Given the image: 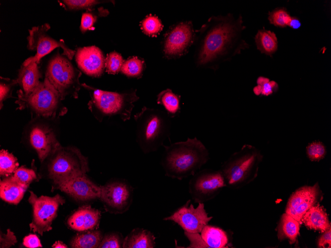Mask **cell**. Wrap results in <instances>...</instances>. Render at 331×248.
<instances>
[{"label":"cell","mask_w":331,"mask_h":248,"mask_svg":"<svg viewBox=\"0 0 331 248\" xmlns=\"http://www.w3.org/2000/svg\"><path fill=\"white\" fill-rule=\"evenodd\" d=\"M53 248H67V246L64 244L62 242L58 241L55 242L54 245L52 246Z\"/></svg>","instance_id":"45"},{"label":"cell","mask_w":331,"mask_h":248,"mask_svg":"<svg viewBox=\"0 0 331 248\" xmlns=\"http://www.w3.org/2000/svg\"><path fill=\"white\" fill-rule=\"evenodd\" d=\"M121 55L115 51L110 52L106 57V71L109 74H115L120 72L124 62Z\"/></svg>","instance_id":"37"},{"label":"cell","mask_w":331,"mask_h":248,"mask_svg":"<svg viewBox=\"0 0 331 248\" xmlns=\"http://www.w3.org/2000/svg\"><path fill=\"white\" fill-rule=\"evenodd\" d=\"M109 13V10L103 6L86 10L81 16L80 26L81 33L84 34L87 31L93 29V26L99 18L106 17Z\"/></svg>","instance_id":"29"},{"label":"cell","mask_w":331,"mask_h":248,"mask_svg":"<svg viewBox=\"0 0 331 248\" xmlns=\"http://www.w3.org/2000/svg\"><path fill=\"white\" fill-rule=\"evenodd\" d=\"M19 163L16 158L7 150L0 151V175L9 177L18 168Z\"/></svg>","instance_id":"32"},{"label":"cell","mask_w":331,"mask_h":248,"mask_svg":"<svg viewBox=\"0 0 331 248\" xmlns=\"http://www.w3.org/2000/svg\"><path fill=\"white\" fill-rule=\"evenodd\" d=\"M190 201V199L187 200L183 205L163 220L176 223L185 232L200 234L213 217L208 216L204 203H199L195 207Z\"/></svg>","instance_id":"14"},{"label":"cell","mask_w":331,"mask_h":248,"mask_svg":"<svg viewBox=\"0 0 331 248\" xmlns=\"http://www.w3.org/2000/svg\"><path fill=\"white\" fill-rule=\"evenodd\" d=\"M124 238L119 232L109 233L103 237L99 248H123Z\"/></svg>","instance_id":"38"},{"label":"cell","mask_w":331,"mask_h":248,"mask_svg":"<svg viewBox=\"0 0 331 248\" xmlns=\"http://www.w3.org/2000/svg\"><path fill=\"white\" fill-rule=\"evenodd\" d=\"M226 186L220 171L204 169L192 176L188 184L189 193L195 203H204L213 199Z\"/></svg>","instance_id":"11"},{"label":"cell","mask_w":331,"mask_h":248,"mask_svg":"<svg viewBox=\"0 0 331 248\" xmlns=\"http://www.w3.org/2000/svg\"><path fill=\"white\" fill-rule=\"evenodd\" d=\"M29 202L33 207V220L30 227L34 232L43 235L45 232L52 229V224L57 215L60 205L65 202L64 198L57 194L53 197L41 196L38 197L30 191Z\"/></svg>","instance_id":"10"},{"label":"cell","mask_w":331,"mask_h":248,"mask_svg":"<svg viewBox=\"0 0 331 248\" xmlns=\"http://www.w3.org/2000/svg\"><path fill=\"white\" fill-rule=\"evenodd\" d=\"M301 222L309 229L323 232L331 227L327 214L319 205L310 207L303 216Z\"/></svg>","instance_id":"22"},{"label":"cell","mask_w":331,"mask_h":248,"mask_svg":"<svg viewBox=\"0 0 331 248\" xmlns=\"http://www.w3.org/2000/svg\"><path fill=\"white\" fill-rule=\"evenodd\" d=\"M17 240L14 233L9 229H7L6 234L0 232V248H8L15 245Z\"/></svg>","instance_id":"41"},{"label":"cell","mask_w":331,"mask_h":248,"mask_svg":"<svg viewBox=\"0 0 331 248\" xmlns=\"http://www.w3.org/2000/svg\"><path fill=\"white\" fill-rule=\"evenodd\" d=\"M299 225L300 223L292 217L286 213L283 214L278 227L279 239L287 238L291 244L294 243L299 234Z\"/></svg>","instance_id":"27"},{"label":"cell","mask_w":331,"mask_h":248,"mask_svg":"<svg viewBox=\"0 0 331 248\" xmlns=\"http://www.w3.org/2000/svg\"><path fill=\"white\" fill-rule=\"evenodd\" d=\"M78 68L92 77H100L106 69V57L101 50L95 46L79 47L75 54Z\"/></svg>","instance_id":"17"},{"label":"cell","mask_w":331,"mask_h":248,"mask_svg":"<svg viewBox=\"0 0 331 248\" xmlns=\"http://www.w3.org/2000/svg\"><path fill=\"white\" fill-rule=\"evenodd\" d=\"M180 96L167 89L161 92L157 96V102L163 105L170 118L174 117L180 111Z\"/></svg>","instance_id":"28"},{"label":"cell","mask_w":331,"mask_h":248,"mask_svg":"<svg viewBox=\"0 0 331 248\" xmlns=\"http://www.w3.org/2000/svg\"><path fill=\"white\" fill-rule=\"evenodd\" d=\"M59 49L48 60L45 78L56 91L62 99L70 96L77 99L81 86L79 78L81 72L77 69Z\"/></svg>","instance_id":"6"},{"label":"cell","mask_w":331,"mask_h":248,"mask_svg":"<svg viewBox=\"0 0 331 248\" xmlns=\"http://www.w3.org/2000/svg\"><path fill=\"white\" fill-rule=\"evenodd\" d=\"M196 32L190 21L175 24L164 36L163 51L168 59L179 57L186 53L195 42Z\"/></svg>","instance_id":"12"},{"label":"cell","mask_w":331,"mask_h":248,"mask_svg":"<svg viewBox=\"0 0 331 248\" xmlns=\"http://www.w3.org/2000/svg\"><path fill=\"white\" fill-rule=\"evenodd\" d=\"M245 29L241 15L213 16L196 32L194 60L197 67L217 70L249 48L242 38Z\"/></svg>","instance_id":"1"},{"label":"cell","mask_w":331,"mask_h":248,"mask_svg":"<svg viewBox=\"0 0 331 248\" xmlns=\"http://www.w3.org/2000/svg\"><path fill=\"white\" fill-rule=\"evenodd\" d=\"M29 137L32 147L42 162L61 146L54 131L44 124H33L29 130Z\"/></svg>","instance_id":"16"},{"label":"cell","mask_w":331,"mask_h":248,"mask_svg":"<svg viewBox=\"0 0 331 248\" xmlns=\"http://www.w3.org/2000/svg\"><path fill=\"white\" fill-rule=\"evenodd\" d=\"M81 86L89 93L91 99L88 103V108L99 121L106 117L114 116H119L123 121L129 120L134 103L139 99L136 89L118 93L97 89L85 83L81 84Z\"/></svg>","instance_id":"4"},{"label":"cell","mask_w":331,"mask_h":248,"mask_svg":"<svg viewBox=\"0 0 331 248\" xmlns=\"http://www.w3.org/2000/svg\"><path fill=\"white\" fill-rule=\"evenodd\" d=\"M161 164L165 175L181 180L195 174L210 159L209 152L196 137L163 146Z\"/></svg>","instance_id":"2"},{"label":"cell","mask_w":331,"mask_h":248,"mask_svg":"<svg viewBox=\"0 0 331 248\" xmlns=\"http://www.w3.org/2000/svg\"><path fill=\"white\" fill-rule=\"evenodd\" d=\"M55 185V188L77 200L88 201L100 198L101 197V187L93 182L86 174L74 177Z\"/></svg>","instance_id":"15"},{"label":"cell","mask_w":331,"mask_h":248,"mask_svg":"<svg viewBox=\"0 0 331 248\" xmlns=\"http://www.w3.org/2000/svg\"><path fill=\"white\" fill-rule=\"evenodd\" d=\"M17 94V108H26L37 117L54 118L67 112L62 99L46 78L31 93L25 95L19 90Z\"/></svg>","instance_id":"5"},{"label":"cell","mask_w":331,"mask_h":248,"mask_svg":"<svg viewBox=\"0 0 331 248\" xmlns=\"http://www.w3.org/2000/svg\"><path fill=\"white\" fill-rule=\"evenodd\" d=\"M101 187L100 199L107 211L117 214L128 210L133 201V189L126 180L115 179Z\"/></svg>","instance_id":"13"},{"label":"cell","mask_w":331,"mask_h":248,"mask_svg":"<svg viewBox=\"0 0 331 248\" xmlns=\"http://www.w3.org/2000/svg\"><path fill=\"white\" fill-rule=\"evenodd\" d=\"M301 26L300 20L296 17H291L288 26L293 29H298Z\"/></svg>","instance_id":"44"},{"label":"cell","mask_w":331,"mask_h":248,"mask_svg":"<svg viewBox=\"0 0 331 248\" xmlns=\"http://www.w3.org/2000/svg\"><path fill=\"white\" fill-rule=\"evenodd\" d=\"M100 211L90 205H83L68 219L67 224L72 229L79 231L94 230L99 224Z\"/></svg>","instance_id":"19"},{"label":"cell","mask_w":331,"mask_h":248,"mask_svg":"<svg viewBox=\"0 0 331 248\" xmlns=\"http://www.w3.org/2000/svg\"><path fill=\"white\" fill-rule=\"evenodd\" d=\"M307 153L311 160L319 161L325 156L326 149L322 143L313 142L307 147Z\"/></svg>","instance_id":"40"},{"label":"cell","mask_w":331,"mask_h":248,"mask_svg":"<svg viewBox=\"0 0 331 248\" xmlns=\"http://www.w3.org/2000/svg\"><path fill=\"white\" fill-rule=\"evenodd\" d=\"M23 245L29 248H42L39 238L35 234H30L23 239Z\"/></svg>","instance_id":"42"},{"label":"cell","mask_w":331,"mask_h":248,"mask_svg":"<svg viewBox=\"0 0 331 248\" xmlns=\"http://www.w3.org/2000/svg\"><path fill=\"white\" fill-rule=\"evenodd\" d=\"M9 178L12 181L28 187L29 184L37 178L34 170L23 166L18 168Z\"/></svg>","instance_id":"35"},{"label":"cell","mask_w":331,"mask_h":248,"mask_svg":"<svg viewBox=\"0 0 331 248\" xmlns=\"http://www.w3.org/2000/svg\"><path fill=\"white\" fill-rule=\"evenodd\" d=\"M50 28V24L46 23L28 30L27 48L29 50L36 51V54L27 58L23 62V65H27L31 62L40 63L43 56L57 48H61L62 53L69 59H73L76 50L69 48L63 41L57 40L50 36L48 33Z\"/></svg>","instance_id":"9"},{"label":"cell","mask_w":331,"mask_h":248,"mask_svg":"<svg viewBox=\"0 0 331 248\" xmlns=\"http://www.w3.org/2000/svg\"><path fill=\"white\" fill-rule=\"evenodd\" d=\"M317 185L304 186L298 189L289 198L286 208V213L300 223L305 212L316 201L318 195Z\"/></svg>","instance_id":"18"},{"label":"cell","mask_w":331,"mask_h":248,"mask_svg":"<svg viewBox=\"0 0 331 248\" xmlns=\"http://www.w3.org/2000/svg\"><path fill=\"white\" fill-rule=\"evenodd\" d=\"M319 248L331 247V227L325 231L320 237L318 242Z\"/></svg>","instance_id":"43"},{"label":"cell","mask_w":331,"mask_h":248,"mask_svg":"<svg viewBox=\"0 0 331 248\" xmlns=\"http://www.w3.org/2000/svg\"><path fill=\"white\" fill-rule=\"evenodd\" d=\"M200 234L205 248H226L228 243L226 233L219 227L207 224Z\"/></svg>","instance_id":"24"},{"label":"cell","mask_w":331,"mask_h":248,"mask_svg":"<svg viewBox=\"0 0 331 248\" xmlns=\"http://www.w3.org/2000/svg\"><path fill=\"white\" fill-rule=\"evenodd\" d=\"M278 90V85L274 81L260 76L257 80V86L253 88V92L257 96H268Z\"/></svg>","instance_id":"34"},{"label":"cell","mask_w":331,"mask_h":248,"mask_svg":"<svg viewBox=\"0 0 331 248\" xmlns=\"http://www.w3.org/2000/svg\"><path fill=\"white\" fill-rule=\"evenodd\" d=\"M156 237L150 231L141 228L133 229L124 239L123 248H154Z\"/></svg>","instance_id":"21"},{"label":"cell","mask_w":331,"mask_h":248,"mask_svg":"<svg viewBox=\"0 0 331 248\" xmlns=\"http://www.w3.org/2000/svg\"><path fill=\"white\" fill-rule=\"evenodd\" d=\"M291 16L285 8H277L269 12L268 19L274 25L284 28L288 26Z\"/></svg>","instance_id":"36"},{"label":"cell","mask_w":331,"mask_h":248,"mask_svg":"<svg viewBox=\"0 0 331 248\" xmlns=\"http://www.w3.org/2000/svg\"><path fill=\"white\" fill-rule=\"evenodd\" d=\"M48 157V176L55 185L86 174L89 170L87 158L75 147L60 146Z\"/></svg>","instance_id":"7"},{"label":"cell","mask_w":331,"mask_h":248,"mask_svg":"<svg viewBox=\"0 0 331 248\" xmlns=\"http://www.w3.org/2000/svg\"><path fill=\"white\" fill-rule=\"evenodd\" d=\"M39 63L31 62L27 65L22 64L16 79L20 89L25 95L33 92L40 84L42 77Z\"/></svg>","instance_id":"20"},{"label":"cell","mask_w":331,"mask_h":248,"mask_svg":"<svg viewBox=\"0 0 331 248\" xmlns=\"http://www.w3.org/2000/svg\"><path fill=\"white\" fill-rule=\"evenodd\" d=\"M260 158L257 150L249 145L233 154L220 171L226 186L238 187L252 180L256 175Z\"/></svg>","instance_id":"8"},{"label":"cell","mask_w":331,"mask_h":248,"mask_svg":"<svg viewBox=\"0 0 331 248\" xmlns=\"http://www.w3.org/2000/svg\"><path fill=\"white\" fill-rule=\"evenodd\" d=\"M166 112L144 106L135 114L136 141L145 154L157 151L170 136L171 122Z\"/></svg>","instance_id":"3"},{"label":"cell","mask_w":331,"mask_h":248,"mask_svg":"<svg viewBox=\"0 0 331 248\" xmlns=\"http://www.w3.org/2000/svg\"><path fill=\"white\" fill-rule=\"evenodd\" d=\"M257 48L262 53L272 56L277 50V39L275 33L262 29L259 30L255 37Z\"/></svg>","instance_id":"26"},{"label":"cell","mask_w":331,"mask_h":248,"mask_svg":"<svg viewBox=\"0 0 331 248\" xmlns=\"http://www.w3.org/2000/svg\"><path fill=\"white\" fill-rule=\"evenodd\" d=\"M146 67L143 59L132 56L125 60L120 72L128 77L141 78Z\"/></svg>","instance_id":"30"},{"label":"cell","mask_w":331,"mask_h":248,"mask_svg":"<svg viewBox=\"0 0 331 248\" xmlns=\"http://www.w3.org/2000/svg\"><path fill=\"white\" fill-rule=\"evenodd\" d=\"M140 27L145 34L153 37L161 32L164 26L158 17L150 14L141 21Z\"/></svg>","instance_id":"33"},{"label":"cell","mask_w":331,"mask_h":248,"mask_svg":"<svg viewBox=\"0 0 331 248\" xmlns=\"http://www.w3.org/2000/svg\"><path fill=\"white\" fill-rule=\"evenodd\" d=\"M18 85L16 79H10L0 77V109L3 106V102L7 99L11 97V94L14 87Z\"/></svg>","instance_id":"39"},{"label":"cell","mask_w":331,"mask_h":248,"mask_svg":"<svg viewBox=\"0 0 331 248\" xmlns=\"http://www.w3.org/2000/svg\"><path fill=\"white\" fill-rule=\"evenodd\" d=\"M60 5L65 10L76 11L80 10H88L94 8L97 4L111 2L113 0H58Z\"/></svg>","instance_id":"31"},{"label":"cell","mask_w":331,"mask_h":248,"mask_svg":"<svg viewBox=\"0 0 331 248\" xmlns=\"http://www.w3.org/2000/svg\"><path fill=\"white\" fill-rule=\"evenodd\" d=\"M28 187L11 180L9 177L0 180V197L3 200L12 204H18L23 197Z\"/></svg>","instance_id":"23"},{"label":"cell","mask_w":331,"mask_h":248,"mask_svg":"<svg viewBox=\"0 0 331 248\" xmlns=\"http://www.w3.org/2000/svg\"><path fill=\"white\" fill-rule=\"evenodd\" d=\"M101 231L91 230L79 232L71 240L70 246L73 248H96L103 238Z\"/></svg>","instance_id":"25"}]
</instances>
